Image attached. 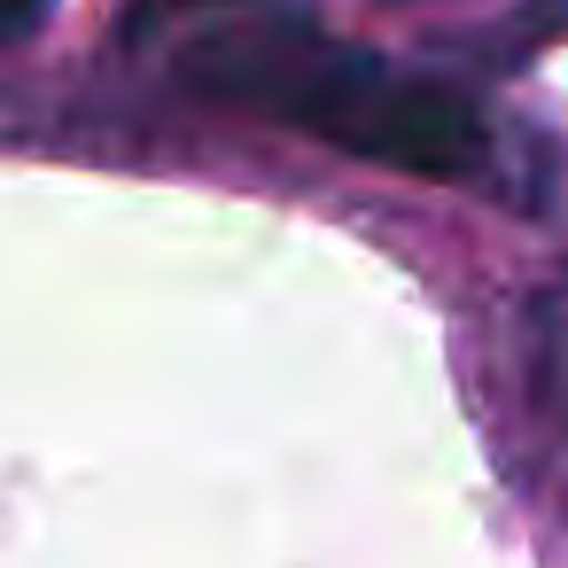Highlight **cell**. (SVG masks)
<instances>
[{
  "instance_id": "obj_1",
  "label": "cell",
  "mask_w": 568,
  "mask_h": 568,
  "mask_svg": "<svg viewBox=\"0 0 568 568\" xmlns=\"http://www.w3.org/2000/svg\"><path fill=\"white\" fill-rule=\"evenodd\" d=\"M180 71H187V87H203L219 102L265 110L343 156H366V164H389L413 180H483L498 156L490 118L459 87L405 71L374 48L327 40L320 24H288V17L234 24V32L195 40Z\"/></svg>"
},
{
  "instance_id": "obj_2",
  "label": "cell",
  "mask_w": 568,
  "mask_h": 568,
  "mask_svg": "<svg viewBox=\"0 0 568 568\" xmlns=\"http://www.w3.org/2000/svg\"><path fill=\"white\" fill-rule=\"evenodd\" d=\"M529 374H537L545 413L568 428V281H552L529 304Z\"/></svg>"
},
{
  "instance_id": "obj_3",
  "label": "cell",
  "mask_w": 568,
  "mask_h": 568,
  "mask_svg": "<svg viewBox=\"0 0 568 568\" xmlns=\"http://www.w3.org/2000/svg\"><path fill=\"white\" fill-rule=\"evenodd\" d=\"M55 9V0H0V48H9V40H24L40 17Z\"/></svg>"
},
{
  "instance_id": "obj_4",
  "label": "cell",
  "mask_w": 568,
  "mask_h": 568,
  "mask_svg": "<svg viewBox=\"0 0 568 568\" xmlns=\"http://www.w3.org/2000/svg\"><path fill=\"white\" fill-rule=\"evenodd\" d=\"M141 9H187V0H141Z\"/></svg>"
}]
</instances>
